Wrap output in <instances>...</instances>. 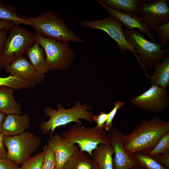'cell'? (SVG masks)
Listing matches in <instances>:
<instances>
[{
  "instance_id": "obj_1",
  "label": "cell",
  "mask_w": 169,
  "mask_h": 169,
  "mask_svg": "<svg viewBox=\"0 0 169 169\" xmlns=\"http://www.w3.org/2000/svg\"><path fill=\"white\" fill-rule=\"evenodd\" d=\"M169 132V121L159 116L143 120L130 133L125 135L124 146L129 155L135 153L148 154L161 138Z\"/></svg>"
},
{
  "instance_id": "obj_2",
  "label": "cell",
  "mask_w": 169,
  "mask_h": 169,
  "mask_svg": "<svg viewBox=\"0 0 169 169\" xmlns=\"http://www.w3.org/2000/svg\"><path fill=\"white\" fill-rule=\"evenodd\" d=\"M57 110L49 106L45 107L44 109L45 115L49 117L47 121H42L39 125L41 133L44 135H53L57 127L65 125L72 122L83 125L80 119H84L92 123L94 113L89 110L92 107L86 104H81L76 102L71 108H64L60 104L57 105Z\"/></svg>"
},
{
  "instance_id": "obj_3",
  "label": "cell",
  "mask_w": 169,
  "mask_h": 169,
  "mask_svg": "<svg viewBox=\"0 0 169 169\" xmlns=\"http://www.w3.org/2000/svg\"><path fill=\"white\" fill-rule=\"evenodd\" d=\"M24 17L31 22V26L34 29L36 33L43 37L69 43L84 42L69 28L63 19L54 11H46L35 17Z\"/></svg>"
},
{
  "instance_id": "obj_4",
  "label": "cell",
  "mask_w": 169,
  "mask_h": 169,
  "mask_svg": "<svg viewBox=\"0 0 169 169\" xmlns=\"http://www.w3.org/2000/svg\"><path fill=\"white\" fill-rule=\"evenodd\" d=\"M9 30V35L0 56V69H5L23 56L37 40L36 34L19 25L15 24Z\"/></svg>"
},
{
  "instance_id": "obj_5",
  "label": "cell",
  "mask_w": 169,
  "mask_h": 169,
  "mask_svg": "<svg viewBox=\"0 0 169 169\" xmlns=\"http://www.w3.org/2000/svg\"><path fill=\"white\" fill-rule=\"evenodd\" d=\"M125 38L137 52L144 67L151 69L155 64L163 60L169 54V48L161 49L159 44L147 40L144 35L135 29H123Z\"/></svg>"
},
{
  "instance_id": "obj_6",
  "label": "cell",
  "mask_w": 169,
  "mask_h": 169,
  "mask_svg": "<svg viewBox=\"0 0 169 169\" xmlns=\"http://www.w3.org/2000/svg\"><path fill=\"white\" fill-rule=\"evenodd\" d=\"M61 136L72 143L77 144L79 151L87 152L90 157L99 144H110L105 131L93 127H84L76 124L63 132Z\"/></svg>"
},
{
  "instance_id": "obj_7",
  "label": "cell",
  "mask_w": 169,
  "mask_h": 169,
  "mask_svg": "<svg viewBox=\"0 0 169 169\" xmlns=\"http://www.w3.org/2000/svg\"><path fill=\"white\" fill-rule=\"evenodd\" d=\"M4 142L7 159L19 165L32 157L39 148L41 139L30 131H25L15 136H4Z\"/></svg>"
},
{
  "instance_id": "obj_8",
  "label": "cell",
  "mask_w": 169,
  "mask_h": 169,
  "mask_svg": "<svg viewBox=\"0 0 169 169\" xmlns=\"http://www.w3.org/2000/svg\"><path fill=\"white\" fill-rule=\"evenodd\" d=\"M36 34V41L44 50L50 70L64 71L67 69L75 57L74 52L69 43Z\"/></svg>"
},
{
  "instance_id": "obj_9",
  "label": "cell",
  "mask_w": 169,
  "mask_h": 169,
  "mask_svg": "<svg viewBox=\"0 0 169 169\" xmlns=\"http://www.w3.org/2000/svg\"><path fill=\"white\" fill-rule=\"evenodd\" d=\"M78 23L89 28L102 30L106 32L116 43L119 50L124 54L126 50L131 52L135 56L146 77L149 76L140 61L136 50L129 43L123 32V24L116 18L109 16L99 20H79Z\"/></svg>"
},
{
  "instance_id": "obj_10",
  "label": "cell",
  "mask_w": 169,
  "mask_h": 169,
  "mask_svg": "<svg viewBox=\"0 0 169 169\" xmlns=\"http://www.w3.org/2000/svg\"><path fill=\"white\" fill-rule=\"evenodd\" d=\"M130 101L142 110L159 113L168 107L169 92L166 89L152 85L143 93L131 99Z\"/></svg>"
},
{
  "instance_id": "obj_11",
  "label": "cell",
  "mask_w": 169,
  "mask_h": 169,
  "mask_svg": "<svg viewBox=\"0 0 169 169\" xmlns=\"http://www.w3.org/2000/svg\"><path fill=\"white\" fill-rule=\"evenodd\" d=\"M138 17L149 29L169 22V5L167 0H146L140 5Z\"/></svg>"
},
{
  "instance_id": "obj_12",
  "label": "cell",
  "mask_w": 169,
  "mask_h": 169,
  "mask_svg": "<svg viewBox=\"0 0 169 169\" xmlns=\"http://www.w3.org/2000/svg\"><path fill=\"white\" fill-rule=\"evenodd\" d=\"M108 135L110 144L113 148L114 154L113 169H130L138 166L125 150L124 146L125 135L123 132L114 127L109 131Z\"/></svg>"
},
{
  "instance_id": "obj_13",
  "label": "cell",
  "mask_w": 169,
  "mask_h": 169,
  "mask_svg": "<svg viewBox=\"0 0 169 169\" xmlns=\"http://www.w3.org/2000/svg\"><path fill=\"white\" fill-rule=\"evenodd\" d=\"M47 146L53 151L55 156L56 166L54 169H63L70 157L79 151L75 144L66 141L58 133L50 136Z\"/></svg>"
},
{
  "instance_id": "obj_14",
  "label": "cell",
  "mask_w": 169,
  "mask_h": 169,
  "mask_svg": "<svg viewBox=\"0 0 169 169\" xmlns=\"http://www.w3.org/2000/svg\"><path fill=\"white\" fill-rule=\"evenodd\" d=\"M10 75L41 84L45 81V76L38 72L29 60L23 55L12 62L6 68Z\"/></svg>"
},
{
  "instance_id": "obj_15",
  "label": "cell",
  "mask_w": 169,
  "mask_h": 169,
  "mask_svg": "<svg viewBox=\"0 0 169 169\" xmlns=\"http://www.w3.org/2000/svg\"><path fill=\"white\" fill-rule=\"evenodd\" d=\"M95 2L100 5L106 11L109 16L117 18L129 29H135L137 28L141 33L147 35L150 41L156 42L155 35L151 33L146 23L138 17L129 13L112 9L100 0Z\"/></svg>"
},
{
  "instance_id": "obj_16",
  "label": "cell",
  "mask_w": 169,
  "mask_h": 169,
  "mask_svg": "<svg viewBox=\"0 0 169 169\" xmlns=\"http://www.w3.org/2000/svg\"><path fill=\"white\" fill-rule=\"evenodd\" d=\"M30 123V116L26 113L7 115L2 125L1 132L4 136L17 135L28 129Z\"/></svg>"
},
{
  "instance_id": "obj_17",
  "label": "cell",
  "mask_w": 169,
  "mask_h": 169,
  "mask_svg": "<svg viewBox=\"0 0 169 169\" xmlns=\"http://www.w3.org/2000/svg\"><path fill=\"white\" fill-rule=\"evenodd\" d=\"M25 54L34 68L40 74L45 75L50 70L44 50L37 41L27 49Z\"/></svg>"
},
{
  "instance_id": "obj_18",
  "label": "cell",
  "mask_w": 169,
  "mask_h": 169,
  "mask_svg": "<svg viewBox=\"0 0 169 169\" xmlns=\"http://www.w3.org/2000/svg\"><path fill=\"white\" fill-rule=\"evenodd\" d=\"M13 89L0 87V111L8 115L22 114V108L15 100Z\"/></svg>"
},
{
  "instance_id": "obj_19",
  "label": "cell",
  "mask_w": 169,
  "mask_h": 169,
  "mask_svg": "<svg viewBox=\"0 0 169 169\" xmlns=\"http://www.w3.org/2000/svg\"><path fill=\"white\" fill-rule=\"evenodd\" d=\"M113 148L110 144H100L93 151L91 157L99 169H113Z\"/></svg>"
},
{
  "instance_id": "obj_20",
  "label": "cell",
  "mask_w": 169,
  "mask_h": 169,
  "mask_svg": "<svg viewBox=\"0 0 169 169\" xmlns=\"http://www.w3.org/2000/svg\"><path fill=\"white\" fill-rule=\"evenodd\" d=\"M154 66V74L152 75H149L148 78L151 85L166 89L169 86V54L161 62H156Z\"/></svg>"
},
{
  "instance_id": "obj_21",
  "label": "cell",
  "mask_w": 169,
  "mask_h": 169,
  "mask_svg": "<svg viewBox=\"0 0 169 169\" xmlns=\"http://www.w3.org/2000/svg\"><path fill=\"white\" fill-rule=\"evenodd\" d=\"M64 169H99L95 161L85 152L79 151L66 162Z\"/></svg>"
},
{
  "instance_id": "obj_22",
  "label": "cell",
  "mask_w": 169,
  "mask_h": 169,
  "mask_svg": "<svg viewBox=\"0 0 169 169\" xmlns=\"http://www.w3.org/2000/svg\"><path fill=\"white\" fill-rule=\"evenodd\" d=\"M110 8L138 17L141 4L146 0H100Z\"/></svg>"
},
{
  "instance_id": "obj_23",
  "label": "cell",
  "mask_w": 169,
  "mask_h": 169,
  "mask_svg": "<svg viewBox=\"0 0 169 169\" xmlns=\"http://www.w3.org/2000/svg\"><path fill=\"white\" fill-rule=\"evenodd\" d=\"M0 19L13 22L16 24L31 26V22L17 13L16 8L11 4H5L0 0Z\"/></svg>"
},
{
  "instance_id": "obj_24",
  "label": "cell",
  "mask_w": 169,
  "mask_h": 169,
  "mask_svg": "<svg viewBox=\"0 0 169 169\" xmlns=\"http://www.w3.org/2000/svg\"><path fill=\"white\" fill-rule=\"evenodd\" d=\"M37 85L33 82L11 75L0 77V87H6L14 90L31 89L35 87Z\"/></svg>"
},
{
  "instance_id": "obj_25",
  "label": "cell",
  "mask_w": 169,
  "mask_h": 169,
  "mask_svg": "<svg viewBox=\"0 0 169 169\" xmlns=\"http://www.w3.org/2000/svg\"><path fill=\"white\" fill-rule=\"evenodd\" d=\"M130 155L137 165L144 169H169L161 165L148 154L142 153H135Z\"/></svg>"
},
{
  "instance_id": "obj_26",
  "label": "cell",
  "mask_w": 169,
  "mask_h": 169,
  "mask_svg": "<svg viewBox=\"0 0 169 169\" xmlns=\"http://www.w3.org/2000/svg\"><path fill=\"white\" fill-rule=\"evenodd\" d=\"M159 154H169V132L161 138L148 155L152 157Z\"/></svg>"
},
{
  "instance_id": "obj_27",
  "label": "cell",
  "mask_w": 169,
  "mask_h": 169,
  "mask_svg": "<svg viewBox=\"0 0 169 169\" xmlns=\"http://www.w3.org/2000/svg\"><path fill=\"white\" fill-rule=\"evenodd\" d=\"M44 152L31 157L22 164L18 169H42L43 164Z\"/></svg>"
},
{
  "instance_id": "obj_28",
  "label": "cell",
  "mask_w": 169,
  "mask_h": 169,
  "mask_svg": "<svg viewBox=\"0 0 169 169\" xmlns=\"http://www.w3.org/2000/svg\"><path fill=\"white\" fill-rule=\"evenodd\" d=\"M152 30L157 35L161 48H165L169 42V22L154 27Z\"/></svg>"
},
{
  "instance_id": "obj_29",
  "label": "cell",
  "mask_w": 169,
  "mask_h": 169,
  "mask_svg": "<svg viewBox=\"0 0 169 169\" xmlns=\"http://www.w3.org/2000/svg\"><path fill=\"white\" fill-rule=\"evenodd\" d=\"M44 152L43 164L42 169H54L56 160L53 151L47 146L42 148Z\"/></svg>"
},
{
  "instance_id": "obj_30",
  "label": "cell",
  "mask_w": 169,
  "mask_h": 169,
  "mask_svg": "<svg viewBox=\"0 0 169 169\" xmlns=\"http://www.w3.org/2000/svg\"><path fill=\"white\" fill-rule=\"evenodd\" d=\"M124 105V103L120 100L115 102L114 103L113 109L108 113V116L105 124L104 129L107 131H109L112 127L113 119L116 113Z\"/></svg>"
},
{
  "instance_id": "obj_31",
  "label": "cell",
  "mask_w": 169,
  "mask_h": 169,
  "mask_svg": "<svg viewBox=\"0 0 169 169\" xmlns=\"http://www.w3.org/2000/svg\"><path fill=\"white\" fill-rule=\"evenodd\" d=\"M108 116V113L102 111L98 115H94L93 116V121L96 123L95 127L99 129L103 130L105 125Z\"/></svg>"
},
{
  "instance_id": "obj_32",
  "label": "cell",
  "mask_w": 169,
  "mask_h": 169,
  "mask_svg": "<svg viewBox=\"0 0 169 169\" xmlns=\"http://www.w3.org/2000/svg\"><path fill=\"white\" fill-rule=\"evenodd\" d=\"M16 163L8 159L0 158V169H18Z\"/></svg>"
},
{
  "instance_id": "obj_33",
  "label": "cell",
  "mask_w": 169,
  "mask_h": 169,
  "mask_svg": "<svg viewBox=\"0 0 169 169\" xmlns=\"http://www.w3.org/2000/svg\"><path fill=\"white\" fill-rule=\"evenodd\" d=\"M152 157L159 164L169 168V154H159Z\"/></svg>"
},
{
  "instance_id": "obj_34",
  "label": "cell",
  "mask_w": 169,
  "mask_h": 169,
  "mask_svg": "<svg viewBox=\"0 0 169 169\" xmlns=\"http://www.w3.org/2000/svg\"><path fill=\"white\" fill-rule=\"evenodd\" d=\"M4 135L0 132V158L7 159V150L4 142Z\"/></svg>"
},
{
  "instance_id": "obj_35",
  "label": "cell",
  "mask_w": 169,
  "mask_h": 169,
  "mask_svg": "<svg viewBox=\"0 0 169 169\" xmlns=\"http://www.w3.org/2000/svg\"><path fill=\"white\" fill-rule=\"evenodd\" d=\"M8 30V29L7 28L0 29V56L7 39V34Z\"/></svg>"
},
{
  "instance_id": "obj_36",
  "label": "cell",
  "mask_w": 169,
  "mask_h": 169,
  "mask_svg": "<svg viewBox=\"0 0 169 169\" xmlns=\"http://www.w3.org/2000/svg\"><path fill=\"white\" fill-rule=\"evenodd\" d=\"M15 24H16L13 22L11 21L0 20V29L7 28L9 30Z\"/></svg>"
},
{
  "instance_id": "obj_37",
  "label": "cell",
  "mask_w": 169,
  "mask_h": 169,
  "mask_svg": "<svg viewBox=\"0 0 169 169\" xmlns=\"http://www.w3.org/2000/svg\"><path fill=\"white\" fill-rule=\"evenodd\" d=\"M6 117L5 114L0 111V132H1L2 125Z\"/></svg>"
},
{
  "instance_id": "obj_38",
  "label": "cell",
  "mask_w": 169,
  "mask_h": 169,
  "mask_svg": "<svg viewBox=\"0 0 169 169\" xmlns=\"http://www.w3.org/2000/svg\"><path fill=\"white\" fill-rule=\"evenodd\" d=\"M130 169H144L143 168L140 166H134Z\"/></svg>"
},
{
  "instance_id": "obj_39",
  "label": "cell",
  "mask_w": 169,
  "mask_h": 169,
  "mask_svg": "<svg viewBox=\"0 0 169 169\" xmlns=\"http://www.w3.org/2000/svg\"><path fill=\"white\" fill-rule=\"evenodd\" d=\"M63 169H64V168H63Z\"/></svg>"
}]
</instances>
